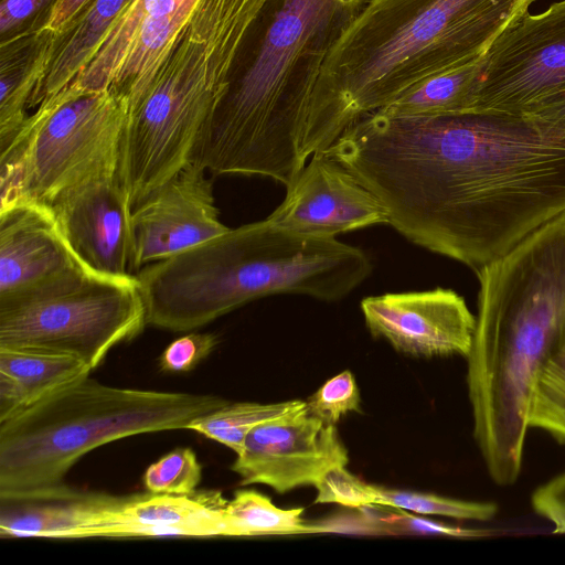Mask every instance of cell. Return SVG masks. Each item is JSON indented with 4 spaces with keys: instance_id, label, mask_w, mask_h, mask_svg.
Wrapping results in <instances>:
<instances>
[{
    "instance_id": "cell-1",
    "label": "cell",
    "mask_w": 565,
    "mask_h": 565,
    "mask_svg": "<svg viewBox=\"0 0 565 565\" xmlns=\"http://www.w3.org/2000/svg\"><path fill=\"white\" fill-rule=\"evenodd\" d=\"M326 152L399 234L476 271L565 211V134L526 116L374 111Z\"/></svg>"
},
{
    "instance_id": "cell-2",
    "label": "cell",
    "mask_w": 565,
    "mask_h": 565,
    "mask_svg": "<svg viewBox=\"0 0 565 565\" xmlns=\"http://www.w3.org/2000/svg\"><path fill=\"white\" fill-rule=\"evenodd\" d=\"M476 273L473 437L492 481L509 487L522 469L534 382L565 341V211Z\"/></svg>"
},
{
    "instance_id": "cell-3",
    "label": "cell",
    "mask_w": 565,
    "mask_h": 565,
    "mask_svg": "<svg viewBox=\"0 0 565 565\" xmlns=\"http://www.w3.org/2000/svg\"><path fill=\"white\" fill-rule=\"evenodd\" d=\"M534 0H362L333 44L310 99L307 162L350 126L416 84L481 58Z\"/></svg>"
},
{
    "instance_id": "cell-4",
    "label": "cell",
    "mask_w": 565,
    "mask_h": 565,
    "mask_svg": "<svg viewBox=\"0 0 565 565\" xmlns=\"http://www.w3.org/2000/svg\"><path fill=\"white\" fill-rule=\"evenodd\" d=\"M361 2L265 0L193 161L289 186L306 164L299 146L322 65Z\"/></svg>"
},
{
    "instance_id": "cell-5",
    "label": "cell",
    "mask_w": 565,
    "mask_h": 565,
    "mask_svg": "<svg viewBox=\"0 0 565 565\" xmlns=\"http://www.w3.org/2000/svg\"><path fill=\"white\" fill-rule=\"evenodd\" d=\"M372 268L359 247L291 232L265 218L148 264L135 277L147 324L182 332L269 295L339 300Z\"/></svg>"
},
{
    "instance_id": "cell-6",
    "label": "cell",
    "mask_w": 565,
    "mask_h": 565,
    "mask_svg": "<svg viewBox=\"0 0 565 565\" xmlns=\"http://www.w3.org/2000/svg\"><path fill=\"white\" fill-rule=\"evenodd\" d=\"M228 403L214 395L114 387L86 376L0 423V493L60 484L102 445L186 429Z\"/></svg>"
},
{
    "instance_id": "cell-7",
    "label": "cell",
    "mask_w": 565,
    "mask_h": 565,
    "mask_svg": "<svg viewBox=\"0 0 565 565\" xmlns=\"http://www.w3.org/2000/svg\"><path fill=\"white\" fill-rule=\"evenodd\" d=\"M265 0H200L147 85L126 105L125 135L147 158H189L228 90Z\"/></svg>"
},
{
    "instance_id": "cell-8",
    "label": "cell",
    "mask_w": 565,
    "mask_h": 565,
    "mask_svg": "<svg viewBox=\"0 0 565 565\" xmlns=\"http://www.w3.org/2000/svg\"><path fill=\"white\" fill-rule=\"evenodd\" d=\"M126 103L113 92L65 87L43 99L0 150V209L50 205L65 191L118 172Z\"/></svg>"
},
{
    "instance_id": "cell-9",
    "label": "cell",
    "mask_w": 565,
    "mask_h": 565,
    "mask_svg": "<svg viewBox=\"0 0 565 565\" xmlns=\"http://www.w3.org/2000/svg\"><path fill=\"white\" fill-rule=\"evenodd\" d=\"M146 324L135 275L83 270L0 297V348L72 355L92 370Z\"/></svg>"
},
{
    "instance_id": "cell-10",
    "label": "cell",
    "mask_w": 565,
    "mask_h": 565,
    "mask_svg": "<svg viewBox=\"0 0 565 565\" xmlns=\"http://www.w3.org/2000/svg\"><path fill=\"white\" fill-rule=\"evenodd\" d=\"M565 99V0L525 12L479 61L469 111L529 116Z\"/></svg>"
},
{
    "instance_id": "cell-11",
    "label": "cell",
    "mask_w": 565,
    "mask_h": 565,
    "mask_svg": "<svg viewBox=\"0 0 565 565\" xmlns=\"http://www.w3.org/2000/svg\"><path fill=\"white\" fill-rule=\"evenodd\" d=\"M199 1L130 0L93 58L67 86L79 92L108 89L127 105L145 88Z\"/></svg>"
},
{
    "instance_id": "cell-12",
    "label": "cell",
    "mask_w": 565,
    "mask_h": 565,
    "mask_svg": "<svg viewBox=\"0 0 565 565\" xmlns=\"http://www.w3.org/2000/svg\"><path fill=\"white\" fill-rule=\"evenodd\" d=\"M348 462L335 425L311 414L305 404L254 427L231 469L242 486L266 484L282 494L315 487L330 468Z\"/></svg>"
},
{
    "instance_id": "cell-13",
    "label": "cell",
    "mask_w": 565,
    "mask_h": 565,
    "mask_svg": "<svg viewBox=\"0 0 565 565\" xmlns=\"http://www.w3.org/2000/svg\"><path fill=\"white\" fill-rule=\"evenodd\" d=\"M135 275L148 264L172 257L230 230L220 220L207 171L191 162L146 200L130 216Z\"/></svg>"
},
{
    "instance_id": "cell-14",
    "label": "cell",
    "mask_w": 565,
    "mask_h": 565,
    "mask_svg": "<svg viewBox=\"0 0 565 565\" xmlns=\"http://www.w3.org/2000/svg\"><path fill=\"white\" fill-rule=\"evenodd\" d=\"M361 310L371 334L403 354L467 358L471 350L476 317L451 289L370 296Z\"/></svg>"
},
{
    "instance_id": "cell-15",
    "label": "cell",
    "mask_w": 565,
    "mask_h": 565,
    "mask_svg": "<svg viewBox=\"0 0 565 565\" xmlns=\"http://www.w3.org/2000/svg\"><path fill=\"white\" fill-rule=\"evenodd\" d=\"M311 157L267 217L270 223L317 237L388 224L382 203L341 163L324 151Z\"/></svg>"
},
{
    "instance_id": "cell-16",
    "label": "cell",
    "mask_w": 565,
    "mask_h": 565,
    "mask_svg": "<svg viewBox=\"0 0 565 565\" xmlns=\"http://www.w3.org/2000/svg\"><path fill=\"white\" fill-rule=\"evenodd\" d=\"M47 206L66 242L89 269L109 276L132 275V206L118 172L81 183Z\"/></svg>"
},
{
    "instance_id": "cell-17",
    "label": "cell",
    "mask_w": 565,
    "mask_h": 565,
    "mask_svg": "<svg viewBox=\"0 0 565 565\" xmlns=\"http://www.w3.org/2000/svg\"><path fill=\"white\" fill-rule=\"evenodd\" d=\"M83 270L92 269L75 255L50 206L19 202L0 209V297Z\"/></svg>"
},
{
    "instance_id": "cell-18",
    "label": "cell",
    "mask_w": 565,
    "mask_h": 565,
    "mask_svg": "<svg viewBox=\"0 0 565 565\" xmlns=\"http://www.w3.org/2000/svg\"><path fill=\"white\" fill-rule=\"evenodd\" d=\"M120 497L75 490L63 482L0 493L2 539H104Z\"/></svg>"
},
{
    "instance_id": "cell-19",
    "label": "cell",
    "mask_w": 565,
    "mask_h": 565,
    "mask_svg": "<svg viewBox=\"0 0 565 565\" xmlns=\"http://www.w3.org/2000/svg\"><path fill=\"white\" fill-rule=\"evenodd\" d=\"M227 501L214 490L120 497L107 539L231 536L225 516Z\"/></svg>"
},
{
    "instance_id": "cell-20",
    "label": "cell",
    "mask_w": 565,
    "mask_h": 565,
    "mask_svg": "<svg viewBox=\"0 0 565 565\" xmlns=\"http://www.w3.org/2000/svg\"><path fill=\"white\" fill-rule=\"evenodd\" d=\"M56 36L26 26L1 38L0 150L10 145L36 107L53 60Z\"/></svg>"
},
{
    "instance_id": "cell-21",
    "label": "cell",
    "mask_w": 565,
    "mask_h": 565,
    "mask_svg": "<svg viewBox=\"0 0 565 565\" xmlns=\"http://www.w3.org/2000/svg\"><path fill=\"white\" fill-rule=\"evenodd\" d=\"M90 371L72 355L0 348V423L88 376Z\"/></svg>"
},
{
    "instance_id": "cell-22",
    "label": "cell",
    "mask_w": 565,
    "mask_h": 565,
    "mask_svg": "<svg viewBox=\"0 0 565 565\" xmlns=\"http://www.w3.org/2000/svg\"><path fill=\"white\" fill-rule=\"evenodd\" d=\"M129 1L90 0L64 32L56 36L53 60L36 106L61 92L79 75Z\"/></svg>"
},
{
    "instance_id": "cell-23",
    "label": "cell",
    "mask_w": 565,
    "mask_h": 565,
    "mask_svg": "<svg viewBox=\"0 0 565 565\" xmlns=\"http://www.w3.org/2000/svg\"><path fill=\"white\" fill-rule=\"evenodd\" d=\"M479 61L430 76L377 111L392 116H438L469 111Z\"/></svg>"
},
{
    "instance_id": "cell-24",
    "label": "cell",
    "mask_w": 565,
    "mask_h": 565,
    "mask_svg": "<svg viewBox=\"0 0 565 565\" xmlns=\"http://www.w3.org/2000/svg\"><path fill=\"white\" fill-rule=\"evenodd\" d=\"M303 508L281 509L252 489L238 490L227 501L225 516L233 537L290 535L313 531L301 518Z\"/></svg>"
},
{
    "instance_id": "cell-25",
    "label": "cell",
    "mask_w": 565,
    "mask_h": 565,
    "mask_svg": "<svg viewBox=\"0 0 565 565\" xmlns=\"http://www.w3.org/2000/svg\"><path fill=\"white\" fill-rule=\"evenodd\" d=\"M305 404L306 402L298 399L271 404L250 402L228 403L193 420L186 429L196 431L238 454L247 434L254 427L267 420L281 417L302 407Z\"/></svg>"
},
{
    "instance_id": "cell-26",
    "label": "cell",
    "mask_w": 565,
    "mask_h": 565,
    "mask_svg": "<svg viewBox=\"0 0 565 565\" xmlns=\"http://www.w3.org/2000/svg\"><path fill=\"white\" fill-rule=\"evenodd\" d=\"M529 426L565 443V341L541 369L530 398Z\"/></svg>"
},
{
    "instance_id": "cell-27",
    "label": "cell",
    "mask_w": 565,
    "mask_h": 565,
    "mask_svg": "<svg viewBox=\"0 0 565 565\" xmlns=\"http://www.w3.org/2000/svg\"><path fill=\"white\" fill-rule=\"evenodd\" d=\"M379 505L425 515L486 522L498 513L494 502L467 501L433 493L377 487Z\"/></svg>"
},
{
    "instance_id": "cell-28",
    "label": "cell",
    "mask_w": 565,
    "mask_h": 565,
    "mask_svg": "<svg viewBox=\"0 0 565 565\" xmlns=\"http://www.w3.org/2000/svg\"><path fill=\"white\" fill-rule=\"evenodd\" d=\"M202 466L191 448H178L151 463L143 475L148 492L189 494L196 491Z\"/></svg>"
},
{
    "instance_id": "cell-29",
    "label": "cell",
    "mask_w": 565,
    "mask_h": 565,
    "mask_svg": "<svg viewBox=\"0 0 565 565\" xmlns=\"http://www.w3.org/2000/svg\"><path fill=\"white\" fill-rule=\"evenodd\" d=\"M360 391L350 371L329 379L307 401L311 414L337 425L349 412H360Z\"/></svg>"
},
{
    "instance_id": "cell-30",
    "label": "cell",
    "mask_w": 565,
    "mask_h": 565,
    "mask_svg": "<svg viewBox=\"0 0 565 565\" xmlns=\"http://www.w3.org/2000/svg\"><path fill=\"white\" fill-rule=\"evenodd\" d=\"M315 488V503H337L349 508L379 505L376 486L364 483L343 465L330 468Z\"/></svg>"
},
{
    "instance_id": "cell-31",
    "label": "cell",
    "mask_w": 565,
    "mask_h": 565,
    "mask_svg": "<svg viewBox=\"0 0 565 565\" xmlns=\"http://www.w3.org/2000/svg\"><path fill=\"white\" fill-rule=\"evenodd\" d=\"M213 333H189L172 341L159 359V367L167 373H184L193 370L217 345Z\"/></svg>"
},
{
    "instance_id": "cell-32",
    "label": "cell",
    "mask_w": 565,
    "mask_h": 565,
    "mask_svg": "<svg viewBox=\"0 0 565 565\" xmlns=\"http://www.w3.org/2000/svg\"><path fill=\"white\" fill-rule=\"evenodd\" d=\"M534 512L565 534V471L537 487L531 495Z\"/></svg>"
},
{
    "instance_id": "cell-33",
    "label": "cell",
    "mask_w": 565,
    "mask_h": 565,
    "mask_svg": "<svg viewBox=\"0 0 565 565\" xmlns=\"http://www.w3.org/2000/svg\"><path fill=\"white\" fill-rule=\"evenodd\" d=\"M55 0H1L0 34L9 36L25 26L39 25Z\"/></svg>"
},
{
    "instance_id": "cell-34",
    "label": "cell",
    "mask_w": 565,
    "mask_h": 565,
    "mask_svg": "<svg viewBox=\"0 0 565 565\" xmlns=\"http://www.w3.org/2000/svg\"><path fill=\"white\" fill-rule=\"evenodd\" d=\"M396 516L387 520L388 524H395L399 530H407L409 533L441 534L457 537H476L483 535L478 531L466 530L457 526L433 522L430 520L414 516L405 510H398Z\"/></svg>"
},
{
    "instance_id": "cell-35",
    "label": "cell",
    "mask_w": 565,
    "mask_h": 565,
    "mask_svg": "<svg viewBox=\"0 0 565 565\" xmlns=\"http://www.w3.org/2000/svg\"><path fill=\"white\" fill-rule=\"evenodd\" d=\"M90 0H55L42 17L39 30L57 36L75 20Z\"/></svg>"
},
{
    "instance_id": "cell-36",
    "label": "cell",
    "mask_w": 565,
    "mask_h": 565,
    "mask_svg": "<svg viewBox=\"0 0 565 565\" xmlns=\"http://www.w3.org/2000/svg\"><path fill=\"white\" fill-rule=\"evenodd\" d=\"M526 117L545 130L565 134V99L546 106Z\"/></svg>"
}]
</instances>
